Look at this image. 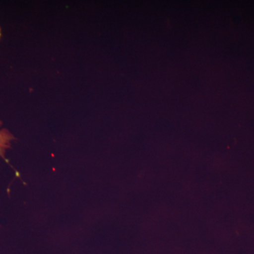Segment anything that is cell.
<instances>
[{
	"instance_id": "obj_1",
	"label": "cell",
	"mask_w": 254,
	"mask_h": 254,
	"mask_svg": "<svg viewBox=\"0 0 254 254\" xmlns=\"http://www.w3.org/2000/svg\"><path fill=\"white\" fill-rule=\"evenodd\" d=\"M2 122L0 120V158H5L6 150L9 149L15 139L12 133L5 128H1Z\"/></svg>"
},
{
	"instance_id": "obj_2",
	"label": "cell",
	"mask_w": 254,
	"mask_h": 254,
	"mask_svg": "<svg viewBox=\"0 0 254 254\" xmlns=\"http://www.w3.org/2000/svg\"><path fill=\"white\" fill-rule=\"evenodd\" d=\"M0 36H1V31H0Z\"/></svg>"
}]
</instances>
